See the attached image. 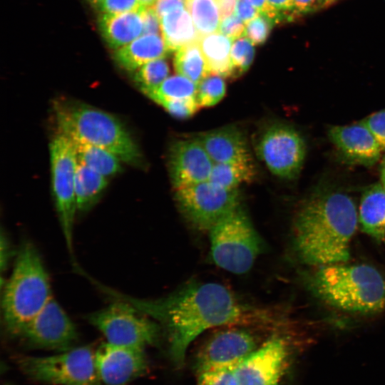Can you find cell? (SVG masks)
<instances>
[{"instance_id": "6da1fadb", "label": "cell", "mask_w": 385, "mask_h": 385, "mask_svg": "<svg viewBox=\"0 0 385 385\" xmlns=\"http://www.w3.org/2000/svg\"><path fill=\"white\" fill-rule=\"evenodd\" d=\"M108 292L163 325L168 334L170 354L178 364L183 363L192 342L210 329L241 326L274 329L284 319L274 309L245 302L217 282H192L154 299H136L111 289Z\"/></svg>"}, {"instance_id": "7a4b0ae2", "label": "cell", "mask_w": 385, "mask_h": 385, "mask_svg": "<svg viewBox=\"0 0 385 385\" xmlns=\"http://www.w3.org/2000/svg\"><path fill=\"white\" fill-rule=\"evenodd\" d=\"M359 216L354 202L338 191L315 194L297 209L292 223L293 247L310 266L345 263Z\"/></svg>"}, {"instance_id": "3957f363", "label": "cell", "mask_w": 385, "mask_h": 385, "mask_svg": "<svg viewBox=\"0 0 385 385\" xmlns=\"http://www.w3.org/2000/svg\"><path fill=\"white\" fill-rule=\"evenodd\" d=\"M307 284L320 299L342 311L371 314L385 308V278L369 265L319 266L308 274Z\"/></svg>"}, {"instance_id": "277c9868", "label": "cell", "mask_w": 385, "mask_h": 385, "mask_svg": "<svg viewBox=\"0 0 385 385\" xmlns=\"http://www.w3.org/2000/svg\"><path fill=\"white\" fill-rule=\"evenodd\" d=\"M54 110L59 133L72 141L106 149L124 163L142 165L143 156L138 146L114 115L73 101H57Z\"/></svg>"}, {"instance_id": "5b68a950", "label": "cell", "mask_w": 385, "mask_h": 385, "mask_svg": "<svg viewBox=\"0 0 385 385\" xmlns=\"http://www.w3.org/2000/svg\"><path fill=\"white\" fill-rule=\"evenodd\" d=\"M51 298L48 276L39 252L32 243L25 242L17 252L3 290L1 311L6 331L17 337Z\"/></svg>"}, {"instance_id": "8992f818", "label": "cell", "mask_w": 385, "mask_h": 385, "mask_svg": "<svg viewBox=\"0 0 385 385\" xmlns=\"http://www.w3.org/2000/svg\"><path fill=\"white\" fill-rule=\"evenodd\" d=\"M213 262L229 272L242 274L264 250L263 241L240 205L208 232Z\"/></svg>"}, {"instance_id": "52a82bcc", "label": "cell", "mask_w": 385, "mask_h": 385, "mask_svg": "<svg viewBox=\"0 0 385 385\" xmlns=\"http://www.w3.org/2000/svg\"><path fill=\"white\" fill-rule=\"evenodd\" d=\"M49 151L53 197L67 249L73 257V225L78 213L75 146L69 138L58 133L51 141Z\"/></svg>"}, {"instance_id": "ba28073f", "label": "cell", "mask_w": 385, "mask_h": 385, "mask_svg": "<svg viewBox=\"0 0 385 385\" xmlns=\"http://www.w3.org/2000/svg\"><path fill=\"white\" fill-rule=\"evenodd\" d=\"M19 366L29 378L46 384L101 385L95 363V352L87 346L70 349L46 356H26Z\"/></svg>"}, {"instance_id": "9c48e42d", "label": "cell", "mask_w": 385, "mask_h": 385, "mask_svg": "<svg viewBox=\"0 0 385 385\" xmlns=\"http://www.w3.org/2000/svg\"><path fill=\"white\" fill-rule=\"evenodd\" d=\"M88 319L107 342L115 345L144 349L159 337L157 322L122 299L89 314Z\"/></svg>"}, {"instance_id": "30bf717a", "label": "cell", "mask_w": 385, "mask_h": 385, "mask_svg": "<svg viewBox=\"0 0 385 385\" xmlns=\"http://www.w3.org/2000/svg\"><path fill=\"white\" fill-rule=\"evenodd\" d=\"M175 198L187 220L207 232L240 205L238 189H225L209 180L175 189Z\"/></svg>"}, {"instance_id": "8fae6325", "label": "cell", "mask_w": 385, "mask_h": 385, "mask_svg": "<svg viewBox=\"0 0 385 385\" xmlns=\"http://www.w3.org/2000/svg\"><path fill=\"white\" fill-rule=\"evenodd\" d=\"M255 150L272 174L287 180L299 175L306 155V145L300 134L292 126L279 123L263 129Z\"/></svg>"}, {"instance_id": "7c38bea8", "label": "cell", "mask_w": 385, "mask_h": 385, "mask_svg": "<svg viewBox=\"0 0 385 385\" xmlns=\"http://www.w3.org/2000/svg\"><path fill=\"white\" fill-rule=\"evenodd\" d=\"M252 329L228 326L214 332L196 354V372L236 366L261 345Z\"/></svg>"}, {"instance_id": "4fadbf2b", "label": "cell", "mask_w": 385, "mask_h": 385, "mask_svg": "<svg viewBox=\"0 0 385 385\" xmlns=\"http://www.w3.org/2000/svg\"><path fill=\"white\" fill-rule=\"evenodd\" d=\"M289 357L285 339L274 334L235 366L231 385H277Z\"/></svg>"}, {"instance_id": "5bb4252c", "label": "cell", "mask_w": 385, "mask_h": 385, "mask_svg": "<svg viewBox=\"0 0 385 385\" xmlns=\"http://www.w3.org/2000/svg\"><path fill=\"white\" fill-rule=\"evenodd\" d=\"M77 336L73 322L52 297L17 337L37 347L63 351L71 349Z\"/></svg>"}, {"instance_id": "9a60e30c", "label": "cell", "mask_w": 385, "mask_h": 385, "mask_svg": "<svg viewBox=\"0 0 385 385\" xmlns=\"http://www.w3.org/2000/svg\"><path fill=\"white\" fill-rule=\"evenodd\" d=\"M214 164L197 138L175 141L169 149L168 167L175 189L207 181Z\"/></svg>"}, {"instance_id": "2e32d148", "label": "cell", "mask_w": 385, "mask_h": 385, "mask_svg": "<svg viewBox=\"0 0 385 385\" xmlns=\"http://www.w3.org/2000/svg\"><path fill=\"white\" fill-rule=\"evenodd\" d=\"M98 376L106 385H124L141 376L147 369L143 349L101 344L95 352Z\"/></svg>"}, {"instance_id": "e0dca14e", "label": "cell", "mask_w": 385, "mask_h": 385, "mask_svg": "<svg viewBox=\"0 0 385 385\" xmlns=\"http://www.w3.org/2000/svg\"><path fill=\"white\" fill-rule=\"evenodd\" d=\"M328 135L336 148L351 163L371 165L381 156L379 143L362 120L331 127Z\"/></svg>"}, {"instance_id": "ac0fdd59", "label": "cell", "mask_w": 385, "mask_h": 385, "mask_svg": "<svg viewBox=\"0 0 385 385\" xmlns=\"http://www.w3.org/2000/svg\"><path fill=\"white\" fill-rule=\"evenodd\" d=\"M196 138L214 163H252L245 134L237 125H227L202 133Z\"/></svg>"}, {"instance_id": "d6986e66", "label": "cell", "mask_w": 385, "mask_h": 385, "mask_svg": "<svg viewBox=\"0 0 385 385\" xmlns=\"http://www.w3.org/2000/svg\"><path fill=\"white\" fill-rule=\"evenodd\" d=\"M142 10L100 16L98 29L111 48L117 50L143 35Z\"/></svg>"}, {"instance_id": "ffe728a7", "label": "cell", "mask_w": 385, "mask_h": 385, "mask_svg": "<svg viewBox=\"0 0 385 385\" xmlns=\"http://www.w3.org/2000/svg\"><path fill=\"white\" fill-rule=\"evenodd\" d=\"M170 52L159 34H144L117 50L115 62L128 71H135L152 61L165 58Z\"/></svg>"}, {"instance_id": "44dd1931", "label": "cell", "mask_w": 385, "mask_h": 385, "mask_svg": "<svg viewBox=\"0 0 385 385\" xmlns=\"http://www.w3.org/2000/svg\"><path fill=\"white\" fill-rule=\"evenodd\" d=\"M359 222L362 230L376 238L385 236V187L374 184L363 193L359 205Z\"/></svg>"}, {"instance_id": "7402d4cb", "label": "cell", "mask_w": 385, "mask_h": 385, "mask_svg": "<svg viewBox=\"0 0 385 385\" xmlns=\"http://www.w3.org/2000/svg\"><path fill=\"white\" fill-rule=\"evenodd\" d=\"M161 34L170 52L197 41L199 35L187 8L175 10L160 18Z\"/></svg>"}, {"instance_id": "603a6c76", "label": "cell", "mask_w": 385, "mask_h": 385, "mask_svg": "<svg viewBox=\"0 0 385 385\" xmlns=\"http://www.w3.org/2000/svg\"><path fill=\"white\" fill-rule=\"evenodd\" d=\"M232 41L219 31L201 36L198 39L210 74L231 78Z\"/></svg>"}, {"instance_id": "cb8c5ba5", "label": "cell", "mask_w": 385, "mask_h": 385, "mask_svg": "<svg viewBox=\"0 0 385 385\" xmlns=\"http://www.w3.org/2000/svg\"><path fill=\"white\" fill-rule=\"evenodd\" d=\"M107 185L106 177L78 162L75 183L78 213L90 210L99 200Z\"/></svg>"}, {"instance_id": "d4e9b609", "label": "cell", "mask_w": 385, "mask_h": 385, "mask_svg": "<svg viewBox=\"0 0 385 385\" xmlns=\"http://www.w3.org/2000/svg\"><path fill=\"white\" fill-rule=\"evenodd\" d=\"M73 144L78 163L106 178L121 170L120 159L111 151L86 143L73 142Z\"/></svg>"}, {"instance_id": "484cf974", "label": "cell", "mask_w": 385, "mask_h": 385, "mask_svg": "<svg viewBox=\"0 0 385 385\" xmlns=\"http://www.w3.org/2000/svg\"><path fill=\"white\" fill-rule=\"evenodd\" d=\"M173 65L178 75L190 79L196 85L210 74L198 41L175 51Z\"/></svg>"}, {"instance_id": "4316f807", "label": "cell", "mask_w": 385, "mask_h": 385, "mask_svg": "<svg viewBox=\"0 0 385 385\" xmlns=\"http://www.w3.org/2000/svg\"><path fill=\"white\" fill-rule=\"evenodd\" d=\"M256 175L252 163H215L209 181L225 189H237L245 183H251Z\"/></svg>"}, {"instance_id": "83f0119b", "label": "cell", "mask_w": 385, "mask_h": 385, "mask_svg": "<svg viewBox=\"0 0 385 385\" xmlns=\"http://www.w3.org/2000/svg\"><path fill=\"white\" fill-rule=\"evenodd\" d=\"M186 7L199 37L218 31L221 19L215 0H188Z\"/></svg>"}, {"instance_id": "f1b7e54d", "label": "cell", "mask_w": 385, "mask_h": 385, "mask_svg": "<svg viewBox=\"0 0 385 385\" xmlns=\"http://www.w3.org/2000/svg\"><path fill=\"white\" fill-rule=\"evenodd\" d=\"M197 85L180 76H168L158 88L145 96L155 103L164 100L183 99L195 97Z\"/></svg>"}, {"instance_id": "f546056e", "label": "cell", "mask_w": 385, "mask_h": 385, "mask_svg": "<svg viewBox=\"0 0 385 385\" xmlns=\"http://www.w3.org/2000/svg\"><path fill=\"white\" fill-rule=\"evenodd\" d=\"M169 66L165 58L145 63L133 76L134 82L145 95L158 88L169 76Z\"/></svg>"}, {"instance_id": "4dcf8cb0", "label": "cell", "mask_w": 385, "mask_h": 385, "mask_svg": "<svg viewBox=\"0 0 385 385\" xmlns=\"http://www.w3.org/2000/svg\"><path fill=\"white\" fill-rule=\"evenodd\" d=\"M225 93L223 77L210 74L197 85L195 98L200 108L210 107L219 103Z\"/></svg>"}, {"instance_id": "1f68e13d", "label": "cell", "mask_w": 385, "mask_h": 385, "mask_svg": "<svg viewBox=\"0 0 385 385\" xmlns=\"http://www.w3.org/2000/svg\"><path fill=\"white\" fill-rule=\"evenodd\" d=\"M255 58L254 44L245 36L235 40L231 48L230 78H239L250 68Z\"/></svg>"}, {"instance_id": "d6a6232c", "label": "cell", "mask_w": 385, "mask_h": 385, "mask_svg": "<svg viewBox=\"0 0 385 385\" xmlns=\"http://www.w3.org/2000/svg\"><path fill=\"white\" fill-rule=\"evenodd\" d=\"M275 22L267 15L260 13L245 26V36L254 45H262L268 38Z\"/></svg>"}, {"instance_id": "836d02e7", "label": "cell", "mask_w": 385, "mask_h": 385, "mask_svg": "<svg viewBox=\"0 0 385 385\" xmlns=\"http://www.w3.org/2000/svg\"><path fill=\"white\" fill-rule=\"evenodd\" d=\"M169 114L178 119H187L192 117L200 108L195 97L164 100L158 103Z\"/></svg>"}, {"instance_id": "e575fe53", "label": "cell", "mask_w": 385, "mask_h": 385, "mask_svg": "<svg viewBox=\"0 0 385 385\" xmlns=\"http://www.w3.org/2000/svg\"><path fill=\"white\" fill-rule=\"evenodd\" d=\"M96 6L103 14L136 11L146 7L139 0H100Z\"/></svg>"}, {"instance_id": "d590c367", "label": "cell", "mask_w": 385, "mask_h": 385, "mask_svg": "<svg viewBox=\"0 0 385 385\" xmlns=\"http://www.w3.org/2000/svg\"><path fill=\"white\" fill-rule=\"evenodd\" d=\"M235 368L217 369L199 373L197 385H231Z\"/></svg>"}, {"instance_id": "8d00e7d4", "label": "cell", "mask_w": 385, "mask_h": 385, "mask_svg": "<svg viewBox=\"0 0 385 385\" xmlns=\"http://www.w3.org/2000/svg\"><path fill=\"white\" fill-rule=\"evenodd\" d=\"M371 131L382 151H385V109L375 112L362 120Z\"/></svg>"}, {"instance_id": "74e56055", "label": "cell", "mask_w": 385, "mask_h": 385, "mask_svg": "<svg viewBox=\"0 0 385 385\" xmlns=\"http://www.w3.org/2000/svg\"><path fill=\"white\" fill-rule=\"evenodd\" d=\"M245 26L236 14H232L221 21L218 31L232 40H236L245 36Z\"/></svg>"}, {"instance_id": "f35d334b", "label": "cell", "mask_w": 385, "mask_h": 385, "mask_svg": "<svg viewBox=\"0 0 385 385\" xmlns=\"http://www.w3.org/2000/svg\"><path fill=\"white\" fill-rule=\"evenodd\" d=\"M275 18L276 24L296 18L292 0H267Z\"/></svg>"}, {"instance_id": "ab89813d", "label": "cell", "mask_w": 385, "mask_h": 385, "mask_svg": "<svg viewBox=\"0 0 385 385\" xmlns=\"http://www.w3.org/2000/svg\"><path fill=\"white\" fill-rule=\"evenodd\" d=\"M144 34H160L161 33L160 19L153 6L145 7L142 10Z\"/></svg>"}, {"instance_id": "60d3db41", "label": "cell", "mask_w": 385, "mask_h": 385, "mask_svg": "<svg viewBox=\"0 0 385 385\" xmlns=\"http://www.w3.org/2000/svg\"><path fill=\"white\" fill-rule=\"evenodd\" d=\"M295 17L326 7L325 0H292Z\"/></svg>"}, {"instance_id": "b9f144b4", "label": "cell", "mask_w": 385, "mask_h": 385, "mask_svg": "<svg viewBox=\"0 0 385 385\" xmlns=\"http://www.w3.org/2000/svg\"><path fill=\"white\" fill-rule=\"evenodd\" d=\"M153 7L160 19L175 10L187 8L185 0H156Z\"/></svg>"}, {"instance_id": "7bdbcfd3", "label": "cell", "mask_w": 385, "mask_h": 385, "mask_svg": "<svg viewBox=\"0 0 385 385\" xmlns=\"http://www.w3.org/2000/svg\"><path fill=\"white\" fill-rule=\"evenodd\" d=\"M236 15L247 24L257 17L260 11L255 6L245 0H237L235 9Z\"/></svg>"}, {"instance_id": "ee69618b", "label": "cell", "mask_w": 385, "mask_h": 385, "mask_svg": "<svg viewBox=\"0 0 385 385\" xmlns=\"http://www.w3.org/2000/svg\"><path fill=\"white\" fill-rule=\"evenodd\" d=\"M218 6L221 21L235 12L237 0H215Z\"/></svg>"}, {"instance_id": "f6af8a7d", "label": "cell", "mask_w": 385, "mask_h": 385, "mask_svg": "<svg viewBox=\"0 0 385 385\" xmlns=\"http://www.w3.org/2000/svg\"><path fill=\"white\" fill-rule=\"evenodd\" d=\"M11 247L6 235L1 232V271L6 267L9 259L11 256Z\"/></svg>"}, {"instance_id": "bcb514c9", "label": "cell", "mask_w": 385, "mask_h": 385, "mask_svg": "<svg viewBox=\"0 0 385 385\" xmlns=\"http://www.w3.org/2000/svg\"><path fill=\"white\" fill-rule=\"evenodd\" d=\"M250 3L252 5L258 9L260 13H262L270 19H272L276 24L274 15L267 2V0H245Z\"/></svg>"}, {"instance_id": "7dc6e473", "label": "cell", "mask_w": 385, "mask_h": 385, "mask_svg": "<svg viewBox=\"0 0 385 385\" xmlns=\"http://www.w3.org/2000/svg\"><path fill=\"white\" fill-rule=\"evenodd\" d=\"M381 184L385 187V159L381 169Z\"/></svg>"}, {"instance_id": "c3c4849f", "label": "cell", "mask_w": 385, "mask_h": 385, "mask_svg": "<svg viewBox=\"0 0 385 385\" xmlns=\"http://www.w3.org/2000/svg\"><path fill=\"white\" fill-rule=\"evenodd\" d=\"M144 6H153L156 0H139Z\"/></svg>"}, {"instance_id": "681fc988", "label": "cell", "mask_w": 385, "mask_h": 385, "mask_svg": "<svg viewBox=\"0 0 385 385\" xmlns=\"http://www.w3.org/2000/svg\"><path fill=\"white\" fill-rule=\"evenodd\" d=\"M337 0H325V2H326V6H328L331 4H332L333 3H334L335 1H337Z\"/></svg>"}, {"instance_id": "f907efd6", "label": "cell", "mask_w": 385, "mask_h": 385, "mask_svg": "<svg viewBox=\"0 0 385 385\" xmlns=\"http://www.w3.org/2000/svg\"><path fill=\"white\" fill-rule=\"evenodd\" d=\"M93 4H96L100 0H88Z\"/></svg>"}, {"instance_id": "816d5d0a", "label": "cell", "mask_w": 385, "mask_h": 385, "mask_svg": "<svg viewBox=\"0 0 385 385\" xmlns=\"http://www.w3.org/2000/svg\"><path fill=\"white\" fill-rule=\"evenodd\" d=\"M384 240H385V236H384Z\"/></svg>"}, {"instance_id": "f5cc1de1", "label": "cell", "mask_w": 385, "mask_h": 385, "mask_svg": "<svg viewBox=\"0 0 385 385\" xmlns=\"http://www.w3.org/2000/svg\"><path fill=\"white\" fill-rule=\"evenodd\" d=\"M186 1H188V0H185Z\"/></svg>"}]
</instances>
